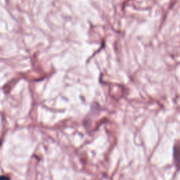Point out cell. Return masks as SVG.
<instances>
[{"label":"cell","mask_w":180,"mask_h":180,"mask_svg":"<svg viewBox=\"0 0 180 180\" xmlns=\"http://www.w3.org/2000/svg\"><path fill=\"white\" fill-rule=\"evenodd\" d=\"M0 180H9V178L6 176H1L0 177Z\"/></svg>","instance_id":"obj_1"}]
</instances>
